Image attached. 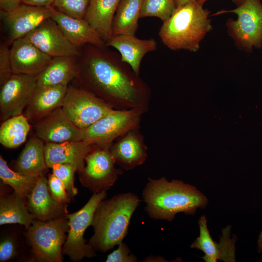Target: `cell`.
Instances as JSON below:
<instances>
[{"instance_id": "44dd1931", "label": "cell", "mask_w": 262, "mask_h": 262, "mask_svg": "<svg viewBox=\"0 0 262 262\" xmlns=\"http://www.w3.org/2000/svg\"><path fill=\"white\" fill-rule=\"evenodd\" d=\"M105 46L117 49L122 60L138 75L144 56L157 49V43L154 39H141L135 35L130 34L112 36L105 42Z\"/></svg>"}, {"instance_id": "f1b7e54d", "label": "cell", "mask_w": 262, "mask_h": 262, "mask_svg": "<svg viewBox=\"0 0 262 262\" xmlns=\"http://www.w3.org/2000/svg\"><path fill=\"white\" fill-rule=\"evenodd\" d=\"M38 177L28 176L11 169L0 156V178L4 184L13 188L14 191L25 199L30 195L37 181Z\"/></svg>"}, {"instance_id": "cb8c5ba5", "label": "cell", "mask_w": 262, "mask_h": 262, "mask_svg": "<svg viewBox=\"0 0 262 262\" xmlns=\"http://www.w3.org/2000/svg\"><path fill=\"white\" fill-rule=\"evenodd\" d=\"M45 143L35 135L32 136L14 165V170L28 176L45 175L48 167L45 155Z\"/></svg>"}, {"instance_id": "7c38bea8", "label": "cell", "mask_w": 262, "mask_h": 262, "mask_svg": "<svg viewBox=\"0 0 262 262\" xmlns=\"http://www.w3.org/2000/svg\"><path fill=\"white\" fill-rule=\"evenodd\" d=\"M52 6L40 7L22 3L8 12L0 11L6 28L8 44L24 37L46 20L51 17Z\"/></svg>"}, {"instance_id": "484cf974", "label": "cell", "mask_w": 262, "mask_h": 262, "mask_svg": "<svg viewBox=\"0 0 262 262\" xmlns=\"http://www.w3.org/2000/svg\"><path fill=\"white\" fill-rule=\"evenodd\" d=\"M34 215L29 211L26 199L14 191L11 194L0 195V225L18 223L28 228Z\"/></svg>"}, {"instance_id": "8992f818", "label": "cell", "mask_w": 262, "mask_h": 262, "mask_svg": "<svg viewBox=\"0 0 262 262\" xmlns=\"http://www.w3.org/2000/svg\"><path fill=\"white\" fill-rule=\"evenodd\" d=\"M233 13L237 19L226 22L229 35L240 49L251 52L262 47V3L260 0H245L236 8L218 14Z\"/></svg>"}, {"instance_id": "7a4b0ae2", "label": "cell", "mask_w": 262, "mask_h": 262, "mask_svg": "<svg viewBox=\"0 0 262 262\" xmlns=\"http://www.w3.org/2000/svg\"><path fill=\"white\" fill-rule=\"evenodd\" d=\"M142 196L145 210L150 218L170 222L179 213L193 215L208 203L206 196L195 186L180 180L169 181L164 177L148 178Z\"/></svg>"}, {"instance_id": "ffe728a7", "label": "cell", "mask_w": 262, "mask_h": 262, "mask_svg": "<svg viewBox=\"0 0 262 262\" xmlns=\"http://www.w3.org/2000/svg\"><path fill=\"white\" fill-rule=\"evenodd\" d=\"M68 85L36 87L23 114L34 124L62 107Z\"/></svg>"}, {"instance_id": "74e56055", "label": "cell", "mask_w": 262, "mask_h": 262, "mask_svg": "<svg viewBox=\"0 0 262 262\" xmlns=\"http://www.w3.org/2000/svg\"><path fill=\"white\" fill-rule=\"evenodd\" d=\"M22 3L40 7L52 6L54 0H22Z\"/></svg>"}, {"instance_id": "836d02e7", "label": "cell", "mask_w": 262, "mask_h": 262, "mask_svg": "<svg viewBox=\"0 0 262 262\" xmlns=\"http://www.w3.org/2000/svg\"><path fill=\"white\" fill-rule=\"evenodd\" d=\"M13 74L10 57V48L6 43L0 45V85L3 84Z\"/></svg>"}, {"instance_id": "4316f807", "label": "cell", "mask_w": 262, "mask_h": 262, "mask_svg": "<svg viewBox=\"0 0 262 262\" xmlns=\"http://www.w3.org/2000/svg\"><path fill=\"white\" fill-rule=\"evenodd\" d=\"M142 0H120L114 15L112 36L135 35L138 27Z\"/></svg>"}, {"instance_id": "9a60e30c", "label": "cell", "mask_w": 262, "mask_h": 262, "mask_svg": "<svg viewBox=\"0 0 262 262\" xmlns=\"http://www.w3.org/2000/svg\"><path fill=\"white\" fill-rule=\"evenodd\" d=\"M35 135L45 143L80 141L83 139V130L71 121L62 107L58 108L33 124Z\"/></svg>"}, {"instance_id": "f35d334b", "label": "cell", "mask_w": 262, "mask_h": 262, "mask_svg": "<svg viewBox=\"0 0 262 262\" xmlns=\"http://www.w3.org/2000/svg\"><path fill=\"white\" fill-rule=\"evenodd\" d=\"M143 262H166V260L162 256H149L146 257L143 261Z\"/></svg>"}, {"instance_id": "ac0fdd59", "label": "cell", "mask_w": 262, "mask_h": 262, "mask_svg": "<svg viewBox=\"0 0 262 262\" xmlns=\"http://www.w3.org/2000/svg\"><path fill=\"white\" fill-rule=\"evenodd\" d=\"M59 26L69 41L78 49L88 44L106 47L100 34L85 18H78L61 12L52 7L50 17Z\"/></svg>"}, {"instance_id": "d6a6232c", "label": "cell", "mask_w": 262, "mask_h": 262, "mask_svg": "<svg viewBox=\"0 0 262 262\" xmlns=\"http://www.w3.org/2000/svg\"><path fill=\"white\" fill-rule=\"evenodd\" d=\"M48 183L51 195L54 199L64 204L70 202L71 197L67 193L63 183L54 174L49 175Z\"/></svg>"}, {"instance_id": "9c48e42d", "label": "cell", "mask_w": 262, "mask_h": 262, "mask_svg": "<svg viewBox=\"0 0 262 262\" xmlns=\"http://www.w3.org/2000/svg\"><path fill=\"white\" fill-rule=\"evenodd\" d=\"M62 108L68 118L82 130L115 110L92 93L72 83L68 85Z\"/></svg>"}, {"instance_id": "83f0119b", "label": "cell", "mask_w": 262, "mask_h": 262, "mask_svg": "<svg viewBox=\"0 0 262 262\" xmlns=\"http://www.w3.org/2000/svg\"><path fill=\"white\" fill-rule=\"evenodd\" d=\"M31 124L23 114L11 117L1 122L0 143L8 148H16L26 140Z\"/></svg>"}, {"instance_id": "4dcf8cb0", "label": "cell", "mask_w": 262, "mask_h": 262, "mask_svg": "<svg viewBox=\"0 0 262 262\" xmlns=\"http://www.w3.org/2000/svg\"><path fill=\"white\" fill-rule=\"evenodd\" d=\"M91 0H54L52 6L70 16L85 18Z\"/></svg>"}, {"instance_id": "d590c367", "label": "cell", "mask_w": 262, "mask_h": 262, "mask_svg": "<svg viewBox=\"0 0 262 262\" xmlns=\"http://www.w3.org/2000/svg\"><path fill=\"white\" fill-rule=\"evenodd\" d=\"M17 248L14 239L10 237L3 238L0 243V261L7 262L16 257Z\"/></svg>"}, {"instance_id": "2e32d148", "label": "cell", "mask_w": 262, "mask_h": 262, "mask_svg": "<svg viewBox=\"0 0 262 262\" xmlns=\"http://www.w3.org/2000/svg\"><path fill=\"white\" fill-rule=\"evenodd\" d=\"M147 151L139 128L128 131L115 140L110 147L115 164L126 171L142 164L147 159Z\"/></svg>"}, {"instance_id": "e0dca14e", "label": "cell", "mask_w": 262, "mask_h": 262, "mask_svg": "<svg viewBox=\"0 0 262 262\" xmlns=\"http://www.w3.org/2000/svg\"><path fill=\"white\" fill-rule=\"evenodd\" d=\"M10 57L13 73L35 75L44 70L53 59L25 37L12 43Z\"/></svg>"}, {"instance_id": "d4e9b609", "label": "cell", "mask_w": 262, "mask_h": 262, "mask_svg": "<svg viewBox=\"0 0 262 262\" xmlns=\"http://www.w3.org/2000/svg\"><path fill=\"white\" fill-rule=\"evenodd\" d=\"M120 0H91L85 19L106 42L112 36V26Z\"/></svg>"}, {"instance_id": "277c9868", "label": "cell", "mask_w": 262, "mask_h": 262, "mask_svg": "<svg viewBox=\"0 0 262 262\" xmlns=\"http://www.w3.org/2000/svg\"><path fill=\"white\" fill-rule=\"evenodd\" d=\"M209 13L196 0L177 7L163 22L159 32L160 39L170 49L196 52L201 41L213 29Z\"/></svg>"}, {"instance_id": "5b68a950", "label": "cell", "mask_w": 262, "mask_h": 262, "mask_svg": "<svg viewBox=\"0 0 262 262\" xmlns=\"http://www.w3.org/2000/svg\"><path fill=\"white\" fill-rule=\"evenodd\" d=\"M69 228L66 214L47 221L34 219L25 232L31 246L33 260L39 262H62V247Z\"/></svg>"}, {"instance_id": "8fae6325", "label": "cell", "mask_w": 262, "mask_h": 262, "mask_svg": "<svg viewBox=\"0 0 262 262\" xmlns=\"http://www.w3.org/2000/svg\"><path fill=\"white\" fill-rule=\"evenodd\" d=\"M35 75L13 73L0 90L1 122L23 114L36 87Z\"/></svg>"}, {"instance_id": "b9f144b4", "label": "cell", "mask_w": 262, "mask_h": 262, "mask_svg": "<svg viewBox=\"0 0 262 262\" xmlns=\"http://www.w3.org/2000/svg\"><path fill=\"white\" fill-rule=\"evenodd\" d=\"M192 0H175L177 8L181 6Z\"/></svg>"}, {"instance_id": "30bf717a", "label": "cell", "mask_w": 262, "mask_h": 262, "mask_svg": "<svg viewBox=\"0 0 262 262\" xmlns=\"http://www.w3.org/2000/svg\"><path fill=\"white\" fill-rule=\"evenodd\" d=\"M143 114L138 109L115 110L83 130L82 141L93 145H111L130 130L140 128Z\"/></svg>"}, {"instance_id": "4fadbf2b", "label": "cell", "mask_w": 262, "mask_h": 262, "mask_svg": "<svg viewBox=\"0 0 262 262\" xmlns=\"http://www.w3.org/2000/svg\"><path fill=\"white\" fill-rule=\"evenodd\" d=\"M24 37L52 58L78 56L79 49L67 39L58 24L49 18Z\"/></svg>"}, {"instance_id": "f546056e", "label": "cell", "mask_w": 262, "mask_h": 262, "mask_svg": "<svg viewBox=\"0 0 262 262\" xmlns=\"http://www.w3.org/2000/svg\"><path fill=\"white\" fill-rule=\"evenodd\" d=\"M176 8L175 0H142L140 16L156 17L164 22L170 17Z\"/></svg>"}, {"instance_id": "d6986e66", "label": "cell", "mask_w": 262, "mask_h": 262, "mask_svg": "<svg viewBox=\"0 0 262 262\" xmlns=\"http://www.w3.org/2000/svg\"><path fill=\"white\" fill-rule=\"evenodd\" d=\"M30 212L35 219L47 221L68 213L67 204L61 203L53 198L45 175L38 177L36 183L26 199Z\"/></svg>"}, {"instance_id": "8d00e7d4", "label": "cell", "mask_w": 262, "mask_h": 262, "mask_svg": "<svg viewBox=\"0 0 262 262\" xmlns=\"http://www.w3.org/2000/svg\"><path fill=\"white\" fill-rule=\"evenodd\" d=\"M22 3V0H0V11L5 12L12 11Z\"/></svg>"}, {"instance_id": "603a6c76", "label": "cell", "mask_w": 262, "mask_h": 262, "mask_svg": "<svg viewBox=\"0 0 262 262\" xmlns=\"http://www.w3.org/2000/svg\"><path fill=\"white\" fill-rule=\"evenodd\" d=\"M78 56L53 58L49 66L36 75L37 87L69 85L77 76Z\"/></svg>"}, {"instance_id": "ba28073f", "label": "cell", "mask_w": 262, "mask_h": 262, "mask_svg": "<svg viewBox=\"0 0 262 262\" xmlns=\"http://www.w3.org/2000/svg\"><path fill=\"white\" fill-rule=\"evenodd\" d=\"M111 145H95L85 158V165L78 172L82 184L94 193L106 191L123 170L115 167L110 151Z\"/></svg>"}, {"instance_id": "7402d4cb", "label": "cell", "mask_w": 262, "mask_h": 262, "mask_svg": "<svg viewBox=\"0 0 262 262\" xmlns=\"http://www.w3.org/2000/svg\"><path fill=\"white\" fill-rule=\"evenodd\" d=\"M95 145L84 141L46 143L44 149L47 165L52 168L57 164H71L76 167L78 172L84 167L85 158Z\"/></svg>"}, {"instance_id": "3957f363", "label": "cell", "mask_w": 262, "mask_h": 262, "mask_svg": "<svg viewBox=\"0 0 262 262\" xmlns=\"http://www.w3.org/2000/svg\"><path fill=\"white\" fill-rule=\"evenodd\" d=\"M140 202L136 194L128 192L104 199L98 204L91 224L94 233L89 241L96 251L105 253L123 242Z\"/></svg>"}, {"instance_id": "6da1fadb", "label": "cell", "mask_w": 262, "mask_h": 262, "mask_svg": "<svg viewBox=\"0 0 262 262\" xmlns=\"http://www.w3.org/2000/svg\"><path fill=\"white\" fill-rule=\"evenodd\" d=\"M106 48L82 47L77 76L71 83L92 93L115 110L146 113L151 98L149 87L120 54Z\"/></svg>"}, {"instance_id": "e575fe53", "label": "cell", "mask_w": 262, "mask_h": 262, "mask_svg": "<svg viewBox=\"0 0 262 262\" xmlns=\"http://www.w3.org/2000/svg\"><path fill=\"white\" fill-rule=\"evenodd\" d=\"M135 255L131 253L128 246L124 242L118 245V247L107 256L106 262H136Z\"/></svg>"}, {"instance_id": "60d3db41", "label": "cell", "mask_w": 262, "mask_h": 262, "mask_svg": "<svg viewBox=\"0 0 262 262\" xmlns=\"http://www.w3.org/2000/svg\"><path fill=\"white\" fill-rule=\"evenodd\" d=\"M198 3L203 5L204 3L208 0H196ZM245 0H232V1L237 5V6L240 5L244 2Z\"/></svg>"}, {"instance_id": "ab89813d", "label": "cell", "mask_w": 262, "mask_h": 262, "mask_svg": "<svg viewBox=\"0 0 262 262\" xmlns=\"http://www.w3.org/2000/svg\"><path fill=\"white\" fill-rule=\"evenodd\" d=\"M257 248L259 253H262V230L260 233L257 241Z\"/></svg>"}, {"instance_id": "5bb4252c", "label": "cell", "mask_w": 262, "mask_h": 262, "mask_svg": "<svg viewBox=\"0 0 262 262\" xmlns=\"http://www.w3.org/2000/svg\"><path fill=\"white\" fill-rule=\"evenodd\" d=\"M199 235L192 243L190 247L202 251L204 255L202 258L206 262H225L236 261L235 244L237 237H231V226H227L222 230V235L218 243L212 239L207 227L205 215L198 220Z\"/></svg>"}, {"instance_id": "52a82bcc", "label": "cell", "mask_w": 262, "mask_h": 262, "mask_svg": "<svg viewBox=\"0 0 262 262\" xmlns=\"http://www.w3.org/2000/svg\"><path fill=\"white\" fill-rule=\"evenodd\" d=\"M106 196V191L94 193L82 208L74 213L66 214L69 228L62 253L72 261L80 262L84 258H91L96 255V251L84 239V233L91 224L97 207Z\"/></svg>"}, {"instance_id": "1f68e13d", "label": "cell", "mask_w": 262, "mask_h": 262, "mask_svg": "<svg viewBox=\"0 0 262 262\" xmlns=\"http://www.w3.org/2000/svg\"><path fill=\"white\" fill-rule=\"evenodd\" d=\"M52 173L63 183L68 195L71 198L78 193L74 183V175L77 172L76 167L71 164H57L52 167Z\"/></svg>"}]
</instances>
